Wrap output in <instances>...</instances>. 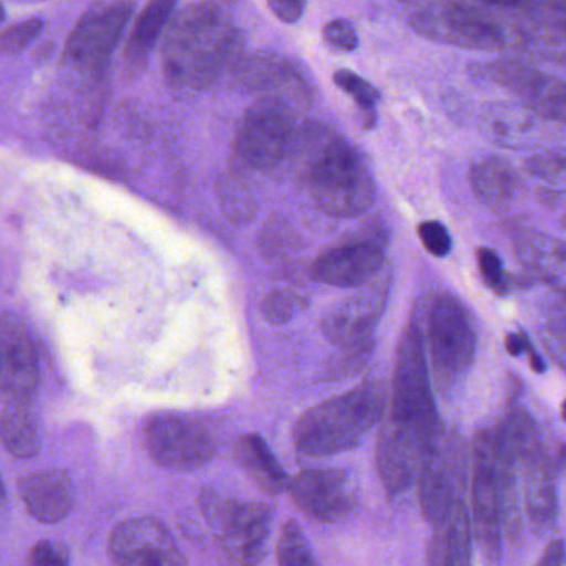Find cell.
<instances>
[{
  "label": "cell",
  "mask_w": 566,
  "mask_h": 566,
  "mask_svg": "<svg viewBox=\"0 0 566 566\" xmlns=\"http://www.w3.org/2000/svg\"><path fill=\"white\" fill-rule=\"evenodd\" d=\"M3 19H6V10H3V7L0 6V23L3 22Z\"/></svg>",
  "instance_id": "obj_49"
},
{
  "label": "cell",
  "mask_w": 566,
  "mask_h": 566,
  "mask_svg": "<svg viewBox=\"0 0 566 566\" xmlns=\"http://www.w3.org/2000/svg\"><path fill=\"white\" fill-rule=\"evenodd\" d=\"M444 432V426L429 428L386 419L376 446V468L388 497H398L416 484Z\"/></svg>",
  "instance_id": "obj_10"
},
{
  "label": "cell",
  "mask_w": 566,
  "mask_h": 566,
  "mask_svg": "<svg viewBox=\"0 0 566 566\" xmlns=\"http://www.w3.org/2000/svg\"><path fill=\"white\" fill-rule=\"evenodd\" d=\"M323 36L329 45L342 52H355L359 46V35L355 25L346 19H333L323 27Z\"/></svg>",
  "instance_id": "obj_35"
},
{
  "label": "cell",
  "mask_w": 566,
  "mask_h": 566,
  "mask_svg": "<svg viewBox=\"0 0 566 566\" xmlns=\"http://www.w3.org/2000/svg\"><path fill=\"white\" fill-rule=\"evenodd\" d=\"M25 566H70V551L63 542L39 541L27 555Z\"/></svg>",
  "instance_id": "obj_34"
},
{
  "label": "cell",
  "mask_w": 566,
  "mask_h": 566,
  "mask_svg": "<svg viewBox=\"0 0 566 566\" xmlns=\"http://www.w3.org/2000/svg\"><path fill=\"white\" fill-rule=\"evenodd\" d=\"M277 560L281 566H318L302 527L295 521L286 522L282 527Z\"/></svg>",
  "instance_id": "obj_30"
},
{
  "label": "cell",
  "mask_w": 566,
  "mask_h": 566,
  "mask_svg": "<svg viewBox=\"0 0 566 566\" xmlns=\"http://www.w3.org/2000/svg\"><path fill=\"white\" fill-rule=\"evenodd\" d=\"M562 416H564L565 422H566V399L564 401V405H562Z\"/></svg>",
  "instance_id": "obj_50"
},
{
  "label": "cell",
  "mask_w": 566,
  "mask_h": 566,
  "mask_svg": "<svg viewBox=\"0 0 566 566\" xmlns=\"http://www.w3.org/2000/svg\"><path fill=\"white\" fill-rule=\"evenodd\" d=\"M262 312L269 322L281 325V323L289 322L295 313V298L286 290H274L265 296Z\"/></svg>",
  "instance_id": "obj_37"
},
{
  "label": "cell",
  "mask_w": 566,
  "mask_h": 566,
  "mask_svg": "<svg viewBox=\"0 0 566 566\" xmlns=\"http://www.w3.org/2000/svg\"><path fill=\"white\" fill-rule=\"evenodd\" d=\"M290 158L310 198L326 214L355 218L375 201L376 185L365 163L325 125L302 126Z\"/></svg>",
  "instance_id": "obj_2"
},
{
  "label": "cell",
  "mask_w": 566,
  "mask_h": 566,
  "mask_svg": "<svg viewBox=\"0 0 566 566\" xmlns=\"http://www.w3.org/2000/svg\"><path fill=\"white\" fill-rule=\"evenodd\" d=\"M469 451L458 432H444L419 472L418 499L422 517L436 524L455 502L464 501Z\"/></svg>",
  "instance_id": "obj_14"
},
{
  "label": "cell",
  "mask_w": 566,
  "mask_h": 566,
  "mask_svg": "<svg viewBox=\"0 0 566 566\" xmlns=\"http://www.w3.org/2000/svg\"><path fill=\"white\" fill-rule=\"evenodd\" d=\"M43 22L40 19L23 20L0 32V53L15 55L25 50L42 32Z\"/></svg>",
  "instance_id": "obj_31"
},
{
  "label": "cell",
  "mask_w": 566,
  "mask_h": 566,
  "mask_svg": "<svg viewBox=\"0 0 566 566\" xmlns=\"http://www.w3.org/2000/svg\"><path fill=\"white\" fill-rule=\"evenodd\" d=\"M388 418L431 428L442 426L432 396L424 338L416 323H409L396 353Z\"/></svg>",
  "instance_id": "obj_9"
},
{
  "label": "cell",
  "mask_w": 566,
  "mask_h": 566,
  "mask_svg": "<svg viewBox=\"0 0 566 566\" xmlns=\"http://www.w3.org/2000/svg\"><path fill=\"white\" fill-rule=\"evenodd\" d=\"M373 346H375L373 339L371 342L358 343V345L343 346L335 365L329 366V375L333 378H346V376L359 371L371 356Z\"/></svg>",
  "instance_id": "obj_33"
},
{
  "label": "cell",
  "mask_w": 566,
  "mask_h": 566,
  "mask_svg": "<svg viewBox=\"0 0 566 566\" xmlns=\"http://www.w3.org/2000/svg\"><path fill=\"white\" fill-rule=\"evenodd\" d=\"M219 195H221L222 208L228 212L229 219L245 222L254 214V196H252L248 182L238 172H229L222 178Z\"/></svg>",
  "instance_id": "obj_29"
},
{
  "label": "cell",
  "mask_w": 566,
  "mask_h": 566,
  "mask_svg": "<svg viewBox=\"0 0 566 566\" xmlns=\"http://www.w3.org/2000/svg\"><path fill=\"white\" fill-rule=\"evenodd\" d=\"M242 33L228 10L211 0L172 15L163 43V72L178 92H202L241 59Z\"/></svg>",
  "instance_id": "obj_1"
},
{
  "label": "cell",
  "mask_w": 566,
  "mask_h": 566,
  "mask_svg": "<svg viewBox=\"0 0 566 566\" xmlns=\"http://www.w3.org/2000/svg\"><path fill=\"white\" fill-rule=\"evenodd\" d=\"M565 542L557 538L545 547L544 554L538 558L535 566H564L566 557Z\"/></svg>",
  "instance_id": "obj_42"
},
{
  "label": "cell",
  "mask_w": 566,
  "mask_h": 566,
  "mask_svg": "<svg viewBox=\"0 0 566 566\" xmlns=\"http://www.w3.org/2000/svg\"><path fill=\"white\" fill-rule=\"evenodd\" d=\"M385 386L366 381L352 391L308 409L293 429V446L306 458H329L352 451L381 421Z\"/></svg>",
  "instance_id": "obj_3"
},
{
  "label": "cell",
  "mask_w": 566,
  "mask_h": 566,
  "mask_svg": "<svg viewBox=\"0 0 566 566\" xmlns=\"http://www.w3.org/2000/svg\"><path fill=\"white\" fill-rule=\"evenodd\" d=\"M333 82L346 95L352 96L353 102L358 106L359 115H361L363 126L368 129L373 128L376 125V106L381 98L379 90L352 70H338L333 75Z\"/></svg>",
  "instance_id": "obj_28"
},
{
  "label": "cell",
  "mask_w": 566,
  "mask_h": 566,
  "mask_svg": "<svg viewBox=\"0 0 566 566\" xmlns=\"http://www.w3.org/2000/svg\"><path fill=\"white\" fill-rule=\"evenodd\" d=\"M552 319L555 322L557 332L566 335V289L555 290L551 305Z\"/></svg>",
  "instance_id": "obj_43"
},
{
  "label": "cell",
  "mask_w": 566,
  "mask_h": 566,
  "mask_svg": "<svg viewBox=\"0 0 566 566\" xmlns=\"http://www.w3.org/2000/svg\"><path fill=\"white\" fill-rule=\"evenodd\" d=\"M515 20L525 35V52L566 59V0H548L537 12Z\"/></svg>",
  "instance_id": "obj_25"
},
{
  "label": "cell",
  "mask_w": 566,
  "mask_h": 566,
  "mask_svg": "<svg viewBox=\"0 0 566 566\" xmlns=\"http://www.w3.org/2000/svg\"><path fill=\"white\" fill-rule=\"evenodd\" d=\"M388 285L371 281L361 286L352 300L336 306L323 318L322 328L333 345L349 346L371 342L379 315L385 308Z\"/></svg>",
  "instance_id": "obj_21"
},
{
  "label": "cell",
  "mask_w": 566,
  "mask_h": 566,
  "mask_svg": "<svg viewBox=\"0 0 566 566\" xmlns=\"http://www.w3.org/2000/svg\"><path fill=\"white\" fill-rule=\"evenodd\" d=\"M202 512L216 534L222 566H258L271 537V507L259 502L234 501L219 492H205Z\"/></svg>",
  "instance_id": "obj_5"
},
{
  "label": "cell",
  "mask_w": 566,
  "mask_h": 566,
  "mask_svg": "<svg viewBox=\"0 0 566 566\" xmlns=\"http://www.w3.org/2000/svg\"><path fill=\"white\" fill-rule=\"evenodd\" d=\"M385 265V244L361 235L329 249L313 264V279L325 285L352 289L375 281Z\"/></svg>",
  "instance_id": "obj_20"
},
{
  "label": "cell",
  "mask_w": 566,
  "mask_h": 566,
  "mask_svg": "<svg viewBox=\"0 0 566 566\" xmlns=\"http://www.w3.org/2000/svg\"><path fill=\"white\" fill-rule=\"evenodd\" d=\"M528 168L541 176H557L560 172H566V151L535 156L528 163Z\"/></svg>",
  "instance_id": "obj_39"
},
{
  "label": "cell",
  "mask_w": 566,
  "mask_h": 566,
  "mask_svg": "<svg viewBox=\"0 0 566 566\" xmlns=\"http://www.w3.org/2000/svg\"><path fill=\"white\" fill-rule=\"evenodd\" d=\"M472 534L489 564L501 562L504 525H502L501 492L495 474L491 428L475 436L471 449Z\"/></svg>",
  "instance_id": "obj_13"
},
{
  "label": "cell",
  "mask_w": 566,
  "mask_h": 566,
  "mask_svg": "<svg viewBox=\"0 0 566 566\" xmlns=\"http://www.w3.org/2000/svg\"><path fill=\"white\" fill-rule=\"evenodd\" d=\"M424 348L439 382L451 385L471 368L478 335L471 313L458 296H436L429 310Z\"/></svg>",
  "instance_id": "obj_6"
},
{
  "label": "cell",
  "mask_w": 566,
  "mask_h": 566,
  "mask_svg": "<svg viewBox=\"0 0 566 566\" xmlns=\"http://www.w3.org/2000/svg\"><path fill=\"white\" fill-rule=\"evenodd\" d=\"M527 339L524 333H521V335H518V333H509V335L505 336V349H507L512 356L522 355L525 348H527Z\"/></svg>",
  "instance_id": "obj_44"
},
{
  "label": "cell",
  "mask_w": 566,
  "mask_h": 566,
  "mask_svg": "<svg viewBox=\"0 0 566 566\" xmlns=\"http://www.w3.org/2000/svg\"><path fill=\"white\" fill-rule=\"evenodd\" d=\"M525 352L528 353V363H531L532 369H534L535 373H544V359H542V356L538 355L537 349H535V346L532 345L531 339H527V348H525Z\"/></svg>",
  "instance_id": "obj_45"
},
{
  "label": "cell",
  "mask_w": 566,
  "mask_h": 566,
  "mask_svg": "<svg viewBox=\"0 0 566 566\" xmlns=\"http://www.w3.org/2000/svg\"><path fill=\"white\" fill-rule=\"evenodd\" d=\"M234 454L242 471L264 494L281 495L289 489L290 479L261 436L248 434L239 439Z\"/></svg>",
  "instance_id": "obj_26"
},
{
  "label": "cell",
  "mask_w": 566,
  "mask_h": 566,
  "mask_svg": "<svg viewBox=\"0 0 566 566\" xmlns=\"http://www.w3.org/2000/svg\"><path fill=\"white\" fill-rule=\"evenodd\" d=\"M178 0H149L139 12L125 46V65L129 75H139L149 62L156 43L168 29Z\"/></svg>",
  "instance_id": "obj_24"
},
{
  "label": "cell",
  "mask_w": 566,
  "mask_h": 566,
  "mask_svg": "<svg viewBox=\"0 0 566 566\" xmlns=\"http://www.w3.org/2000/svg\"><path fill=\"white\" fill-rule=\"evenodd\" d=\"M399 2L406 3V6L415 7L416 9V7L422 6V3L428 2V0H399Z\"/></svg>",
  "instance_id": "obj_47"
},
{
  "label": "cell",
  "mask_w": 566,
  "mask_h": 566,
  "mask_svg": "<svg viewBox=\"0 0 566 566\" xmlns=\"http://www.w3.org/2000/svg\"><path fill=\"white\" fill-rule=\"evenodd\" d=\"M474 2L489 7V9L495 10L502 15L522 19V17L537 12L548 0H474Z\"/></svg>",
  "instance_id": "obj_38"
},
{
  "label": "cell",
  "mask_w": 566,
  "mask_h": 566,
  "mask_svg": "<svg viewBox=\"0 0 566 566\" xmlns=\"http://www.w3.org/2000/svg\"><path fill=\"white\" fill-rule=\"evenodd\" d=\"M418 35L441 45L481 52H522L517 22L474 0H428L409 15Z\"/></svg>",
  "instance_id": "obj_4"
},
{
  "label": "cell",
  "mask_w": 566,
  "mask_h": 566,
  "mask_svg": "<svg viewBox=\"0 0 566 566\" xmlns=\"http://www.w3.org/2000/svg\"><path fill=\"white\" fill-rule=\"evenodd\" d=\"M552 255L558 264H566V244L552 245Z\"/></svg>",
  "instance_id": "obj_46"
},
{
  "label": "cell",
  "mask_w": 566,
  "mask_h": 566,
  "mask_svg": "<svg viewBox=\"0 0 566 566\" xmlns=\"http://www.w3.org/2000/svg\"><path fill=\"white\" fill-rule=\"evenodd\" d=\"M308 0H268L269 9L283 23H296L302 19Z\"/></svg>",
  "instance_id": "obj_40"
},
{
  "label": "cell",
  "mask_w": 566,
  "mask_h": 566,
  "mask_svg": "<svg viewBox=\"0 0 566 566\" xmlns=\"http://www.w3.org/2000/svg\"><path fill=\"white\" fill-rule=\"evenodd\" d=\"M419 239L429 254L434 258H446L451 252L452 239L448 229L438 221L422 222L418 228Z\"/></svg>",
  "instance_id": "obj_36"
},
{
  "label": "cell",
  "mask_w": 566,
  "mask_h": 566,
  "mask_svg": "<svg viewBox=\"0 0 566 566\" xmlns=\"http://www.w3.org/2000/svg\"><path fill=\"white\" fill-rule=\"evenodd\" d=\"M40 363L27 323L0 315V411H39Z\"/></svg>",
  "instance_id": "obj_11"
},
{
  "label": "cell",
  "mask_w": 566,
  "mask_h": 566,
  "mask_svg": "<svg viewBox=\"0 0 566 566\" xmlns=\"http://www.w3.org/2000/svg\"><path fill=\"white\" fill-rule=\"evenodd\" d=\"M469 181L482 205L497 214H507L511 211L517 191V179L507 161L495 156L482 159L472 166Z\"/></svg>",
  "instance_id": "obj_27"
},
{
  "label": "cell",
  "mask_w": 566,
  "mask_h": 566,
  "mask_svg": "<svg viewBox=\"0 0 566 566\" xmlns=\"http://www.w3.org/2000/svg\"><path fill=\"white\" fill-rule=\"evenodd\" d=\"M514 452L521 465L522 507L528 524L538 537L551 534L558 522V462L548 454L542 439Z\"/></svg>",
  "instance_id": "obj_17"
},
{
  "label": "cell",
  "mask_w": 566,
  "mask_h": 566,
  "mask_svg": "<svg viewBox=\"0 0 566 566\" xmlns=\"http://www.w3.org/2000/svg\"><path fill=\"white\" fill-rule=\"evenodd\" d=\"M544 345L558 368L566 373V335L554 328L548 329L547 335L544 336Z\"/></svg>",
  "instance_id": "obj_41"
},
{
  "label": "cell",
  "mask_w": 566,
  "mask_h": 566,
  "mask_svg": "<svg viewBox=\"0 0 566 566\" xmlns=\"http://www.w3.org/2000/svg\"><path fill=\"white\" fill-rule=\"evenodd\" d=\"M489 82L514 95L545 122L566 125V82L517 56H502L482 66Z\"/></svg>",
  "instance_id": "obj_15"
},
{
  "label": "cell",
  "mask_w": 566,
  "mask_h": 566,
  "mask_svg": "<svg viewBox=\"0 0 566 566\" xmlns=\"http://www.w3.org/2000/svg\"><path fill=\"white\" fill-rule=\"evenodd\" d=\"M478 265L482 281L499 296L509 295V282L505 277L504 264L494 249H478Z\"/></svg>",
  "instance_id": "obj_32"
},
{
  "label": "cell",
  "mask_w": 566,
  "mask_h": 566,
  "mask_svg": "<svg viewBox=\"0 0 566 566\" xmlns=\"http://www.w3.org/2000/svg\"><path fill=\"white\" fill-rule=\"evenodd\" d=\"M428 544V566H472V524L464 501L455 502L436 524Z\"/></svg>",
  "instance_id": "obj_23"
},
{
  "label": "cell",
  "mask_w": 566,
  "mask_h": 566,
  "mask_svg": "<svg viewBox=\"0 0 566 566\" xmlns=\"http://www.w3.org/2000/svg\"><path fill=\"white\" fill-rule=\"evenodd\" d=\"M235 83L259 98L279 99L295 109L310 105V85L295 63L275 53L241 56L232 66Z\"/></svg>",
  "instance_id": "obj_19"
},
{
  "label": "cell",
  "mask_w": 566,
  "mask_h": 566,
  "mask_svg": "<svg viewBox=\"0 0 566 566\" xmlns=\"http://www.w3.org/2000/svg\"><path fill=\"white\" fill-rule=\"evenodd\" d=\"M293 505L316 524H336L358 504V491L348 472L308 469L290 479L286 489Z\"/></svg>",
  "instance_id": "obj_16"
},
{
  "label": "cell",
  "mask_w": 566,
  "mask_h": 566,
  "mask_svg": "<svg viewBox=\"0 0 566 566\" xmlns=\"http://www.w3.org/2000/svg\"><path fill=\"white\" fill-rule=\"evenodd\" d=\"M135 10V0L93 3L70 32L66 60L83 72L95 75L105 72Z\"/></svg>",
  "instance_id": "obj_12"
},
{
  "label": "cell",
  "mask_w": 566,
  "mask_h": 566,
  "mask_svg": "<svg viewBox=\"0 0 566 566\" xmlns=\"http://www.w3.org/2000/svg\"><path fill=\"white\" fill-rule=\"evenodd\" d=\"M109 557L116 566H188L169 528L155 517H135L113 528Z\"/></svg>",
  "instance_id": "obj_18"
},
{
  "label": "cell",
  "mask_w": 566,
  "mask_h": 566,
  "mask_svg": "<svg viewBox=\"0 0 566 566\" xmlns=\"http://www.w3.org/2000/svg\"><path fill=\"white\" fill-rule=\"evenodd\" d=\"M143 436L149 458L168 471H198L218 452V441L211 429L201 419L181 412L149 416Z\"/></svg>",
  "instance_id": "obj_8"
},
{
  "label": "cell",
  "mask_w": 566,
  "mask_h": 566,
  "mask_svg": "<svg viewBox=\"0 0 566 566\" xmlns=\"http://www.w3.org/2000/svg\"><path fill=\"white\" fill-rule=\"evenodd\" d=\"M20 499L27 514L43 525L65 521L75 507V489L72 478L63 469H43L19 479Z\"/></svg>",
  "instance_id": "obj_22"
},
{
  "label": "cell",
  "mask_w": 566,
  "mask_h": 566,
  "mask_svg": "<svg viewBox=\"0 0 566 566\" xmlns=\"http://www.w3.org/2000/svg\"><path fill=\"white\" fill-rule=\"evenodd\" d=\"M3 497H6V491H3L2 479H0V504H2Z\"/></svg>",
  "instance_id": "obj_48"
},
{
  "label": "cell",
  "mask_w": 566,
  "mask_h": 566,
  "mask_svg": "<svg viewBox=\"0 0 566 566\" xmlns=\"http://www.w3.org/2000/svg\"><path fill=\"white\" fill-rule=\"evenodd\" d=\"M298 109L272 98H259L235 133L234 151L245 168L271 171L292 155L300 126Z\"/></svg>",
  "instance_id": "obj_7"
}]
</instances>
